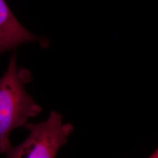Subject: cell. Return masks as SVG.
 <instances>
[{
	"instance_id": "1",
	"label": "cell",
	"mask_w": 158,
	"mask_h": 158,
	"mask_svg": "<svg viewBox=\"0 0 158 158\" xmlns=\"http://www.w3.org/2000/svg\"><path fill=\"white\" fill-rule=\"evenodd\" d=\"M31 80L29 70L17 67L15 52L6 73L0 78L1 153H6L11 148L10 138L12 131L25 127L29 118L42 111V107L25 89V85Z\"/></svg>"
},
{
	"instance_id": "2",
	"label": "cell",
	"mask_w": 158,
	"mask_h": 158,
	"mask_svg": "<svg viewBox=\"0 0 158 158\" xmlns=\"http://www.w3.org/2000/svg\"><path fill=\"white\" fill-rule=\"evenodd\" d=\"M25 127L30 131L28 136L20 145L12 147L6 158H56L74 131L73 125L63 123L62 115L55 111L45 121L27 123Z\"/></svg>"
},
{
	"instance_id": "3",
	"label": "cell",
	"mask_w": 158,
	"mask_h": 158,
	"mask_svg": "<svg viewBox=\"0 0 158 158\" xmlns=\"http://www.w3.org/2000/svg\"><path fill=\"white\" fill-rule=\"evenodd\" d=\"M38 42L43 47L47 40L35 35L17 20L5 0H0V54L23 44Z\"/></svg>"
},
{
	"instance_id": "4",
	"label": "cell",
	"mask_w": 158,
	"mask_h": 158,
	"mask_svg": "<svg viewBox=\"0 0 158 158\" xmlns=\"http://www.w3.org/2000/svg\"><path fill=\"white\" fill-rule=\"evenodd\" d=\"M148 158H158V150L156 149L152 155H151Z\"/></svg>"
}]
</instances>
